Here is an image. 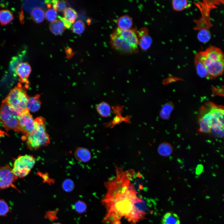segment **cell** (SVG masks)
<instances>
[{
	"mask_svg": "<svg viewBox=\"0 0 224 224\" xmlns=\"http://www.w3.org/2000/svg\"><path fill=\"white\" fill-rule=\"evenodd\" d=\"M116 176L105 183L107 192L102 201L107 210L104 219L105 224H120L123 217L132 223L139 221L136 205L140 198L131 180L135 172L133 169L124 171L115 166Z\"/></svg>",
	"mask_w": 224,
	"mask_h": 224,
	"instance_id": "6da1fadb",
	"label": "cell"
},
{
	"mask_svg": "<svg viewBox=\"0 0 224 224\" xmlns=\"http://www.w3.org/2000/svg\"><path fill=\"white\" fill-rule=\"evenodd\" d=\"M200 52L208 78L212 79L221 75L224 67V56L222 50L215 46H211Z\"/></svg>",
	"mask_w": 224,
	"mask_h": 224,
	"instance_id": "277c9868",
	"label": "cell"
},
{
	"mask_svg": "<svg viewBox=\"0 0 224 224\" xmlns=\"http://www.w3.org/2000/svg\"><path fill=\"white\" fill-rule=\"evenodd\" d=\"M21 139L25 141L30 150H36L42 146H47L50 143V138L47 133L45 119L42 117L35 119L34 130L26 136H22Z\"/></svg>",
	"mask_w": 224,
	"mask_h": 224,
	"instance_id": "5b68a950",
	"label": "cell"
},
{
	"mask_svg": "<svg viewBox=\"0 0 224 224\" xmlns=\"http://www.w3.org/2000/svg\"><path fill=\"white\" fill-rule=\"evenodd\" d=\"M173 148L170 144L164 142L161 143L159 146L157 151L161 156L167 157L170 156L172 153Z\"/></svg>",
	"mask_w": 224,
	"mask_h": 224,
	"instance_id": "ffe728a7",
	"label": "cell"
},
{
	"mask_svg": "<svg viewBox=\"0 0 224 224\" xmlns=\"http://www.w3.org/2000/svg\"><path fill=\"white\" fill-rule=\"evenodd\" d=\"M96 109L100 115L103 117H108L111 113L110 107L105 102H102L100 103L97 106Z\"/></svg>",
	"mask_w": 224,
	"mask_h": 224,
	"instance_id": "7402d4cb",
	"label": "cell"
},
{
	"mask_svg": "<svg viewBox=\"0 0 224 224\" xmlns=\"http://www.w3.org/2000/svg\"><path fill=\"white\" fill-rule=\"evenodd\" d=\"M52 224H61L59 223H53Z\"/></svg>",
	"mask_w": 224,
	"mask_h": 224,
	"instance_id": "e575fe53",
	"label": "cell"
},
{
	"mask_svg": "<svg viewBox=\"0 0 224 224\" xmlns=\"http://www.w3.org/2000/svg\"><path fill=\"white\" fill-rule=\"evenodd\" d=\"M180 217L176 213L169 212L163 216L161 224H180Z\"/></svg>",
	"mask_w": 224,
	"mask_h": 224,
	"instance_id": "9a60e30c",
	"label": "cell"
},
{
	"mask_svg": "<svg viewBox=\"0 0 224 224\" xmlns=\"http://www.w3.org/2000/svg\"><path fill=\"white\" fill-rule=\"evenodd\" d=\"M52 2L53 3V9L56 11L64 12L67 8L66 2L64 1L53 0Z\"/></svg>",
	"mask_w": 224,
	"mask_h": 224,
	"instance_id": "4316f807",
	"label": "cell"
},
{
	"mask_svg": "<svg viewBox=\"0 0 224 224\" xmlns=\"http://www.w3.org/2000/svg\"><path fill=\"white\" fill-rule=\"evenodd\" d=\"M133 22L131 18L128 15H125L121 16L118 19V27L123 30L131 29Z\"/></svg>",
	"mask_w": 224,
	"mask_h": 224,
	"instance_id": "e0dca14e",
	"label": "cell"
},
{
	"mask_svg": "<svg viewBox=\"0 0 224 224\" xmlns=\"http://www.w3.org/2000/svg\"><path fill=\"white\" fill-rule=\"evenodd\" d=\"M10 212L9 208L5 201L0 199V216H5Z\"/></svg>",
	"mask_w": 224,
	"mask_h": 224,
	"instance_id": "f1b7e54d",
	"label": "cell"
},
{
	"mask_svg": "<svg viewBox=\"0 0 224 224\" xmlns=\"http://www.w3.org/2000/svg\"><path fill=\"white\" fill-rule=\"evenodd\" d=\"M172 4L173 9L176 11H182L190 6L188 1L185 0H174Z\"/></svg>",
	"mask_w": 224,
	"mask_h": 224,
	"instance_id": "603a6c76",
	"label": "cell"
},
{
	"mask_svg": "<svg viewBox=\"0 0 224 224\" xmlns=\"http://www.w3.org/2000/svg\"><path fill=\"white\" fill-rule=\"evenodd\" d=\"M211 37V35L209 31L204 28L201 30L198 35V39L200 41L203 43L208 42Z\"/></svg>",
	"mask_w": 224,
	"mask_h": 224,
	"instance_id": "484cf974",
	"label": "cell"
},
{
	"mask_svg": "<svg viewBox=\"0 0 224 224\" xmlns=\"http://www.w3.org/2000/svg\"><path fill=\"white\" fill-rule=\"evenodd\" d=\"M31 68L28 62H22L18 64L16 71L20 77V81L22 82L28 83V77L30 73Z\"/></svg>",
	"mask_w": 224,
	"mask_h": 224,
	"instance_id": "7c38bea8",
	"label": "cell"
},
{
	"mask_svg": "<svg viewBox=\"0 0 224 224\" xmlns=\"http://www.w3.org/2000/svg\"><path fill=\"white\" fill-rule=\"evenodd\" d=\"M26 89L20 83L13 89L5 99L8 104L19 114L27 109L29 98Z\"/></svg>",
	"mask_w": 224,
	"mask_h": 224,
	"instance_id": "8992f818",
	"label": "cell"
},
{
	"mask_svg": "<svg viewBox=\"0 0 224 224\" xmlns=\"http://www.w3.org/2000/svg\"><path fill=\"white\" fill-rule=\"evenodd\" d=\"M36 159L31 155H20L16 159L12 167L13 171L18 178L26 176L34 166Z\"/></svg>",
	"mask_w": 224,
	"mask_h": 224,
	"instance_id": "ba28073f",
	"label": "cell"
},
{
	"mask_svg": "<svg viewBox=\"0 0 224 224\" xmlns=\"http://www.w3.org/2000/svg\"><path fill=\"white\" fill-rule=\"evenodd\" d=\"M58 18L61 20L63 23L65 27L68 29H69L71 26L72 24L65 17H62L60 16H58Z\"/></svg>",
	"mask_w": 224,
	"mask_h": 224,
	"instance_id": "1f68e13d",
	"label": "cell"
},
{
	"mask_svg": "<svg viewBox=\"0 0 224 224\" xmlns=\"http://www.w3.org/2000/svg\"><path fill=\"white\" fill-rule=\"evenodd\" d=\"M6 134V133L0 129V138Z\"/></svg>",
	"mask_w": 224,
	"mask_h": 224,
	"instance_id": "836d02e7",
	"label": "cell"
},
{
	"mask_svg": "<svg viewBox=\"0 0 224 224\" xmlns=\"http://www.w3.org/2000/svg\"><path fill=\"white\" fill-rule=\"evenodd\" d=\"M18 125L20 133L25 136L31 132L35 127V119L27 109L19 114Z\"/></svg>",
	"mask_w": 224,
	"mask_h": 224,
	"instance_id": "30bf717a",
	"label": "cell"
},
{
	"mask_svg": "<svg viewBox=\"0 0 224 224\" xmlns=\"http://www.w3.org/2000/svg\"><path fill=\"white\" fill-rule=\"evenodd\" d=\"M14 19L12 12L8 10L0 11V23L2 25H6L10 23Z\"/></svg>",
	"mask_w": 224,
	"mask_h": 224,
	"instance_id": "44dd1931",
	"label": "cell"
},
{
	"mask_svg": "<svg viewBox=\"0 0 224 224\" xmlns=\"http://www.w3.org/2000/svg\"><path fill=\"white\" fill-rule=\"evenodd\" d=\"M138 45L143 50H146L150 47L152 43L151 37L149 35L146 28H141L138 32Z\"/></svg>",
	"mask_w": 224,
	"mask_h": 224,
	"instance_id": "8fae6325",
	"label": "cell"
},
{
	"mask_svg": "<svg viewBox=\"0 0 224 224\" xmlns=\"http://www.w3.org/2000/svg\"><path fill=\"white\" fill-rule=\"evenodd\" d=\"M194 64L198 75L202 77L208 78L207 72L203 62L200 52L197 53L195 57Z\"/></svg>",
	"mask_w": 224,
	"mask_h": 224,
	"instance_id": "4fadbf2b",
	"label": "cell"
},
{
	"mask_svg": "<svg viewBox=\"0 0 224 224\" xmlns=\"http://www.w3.org/2000/svg\"><path fill=\"white\" fill-rule=\"evenodd\" d=\"M85 24L81 20H78L74 23L71 28V30L74 33L80 35L84 30Z\"/></svg>",
	"mask_w": 224,
	"mask_h": 224,
	"instance_id": "d4e9b609",
	"label": "cell"
},
{
	"mask_svg": "<svg viewBox=\"0 0 224 224\" xmlns=\"http://www.w3.org/2000/svg\"><path fill=\"white\" fill-rule=\"evenodd\" d=\"M18 178L14 174L12 168L8 164L0 167V189L10 187L16 189L14 183Z\"/></svg>",
	"mask_w": 224,
	"mask_h": 224,
	"instance_id": "9c48e42d",
	"label": "cell"
},
{
	"mask_svg": "<svg viewBox=\"0 0 224 224\" xmlns=\"http://www.w3.org/2000/svg\"><path fill=\"white\" fill-rule=\"evenodd\" d=\"M75 156L78 161L86 162L90 161L91 158L90 152L85 148L79 147L75 151Z\"/></svg>",
	"mask_w": 224,
	"mask_h": 224,
	"instance_id": "5bb4252c",
	"label": "cell"
},
{
	"mask_svg": "<svg viewBox=\"0 0 224 224\" xmlns=\"http://www.w3.org/2000/svg\"><path fill=\"white\" fill-rule=\"evenodd\" d=\"M63 22L60 20H57L51 22L49 26L50 31L54 35H59L62 34L65 29Z\"/></svg>",
	"mask_w": 224,
	"mask_h": 224,
	"instance_id": "d6986e66",
	"label": "cell"
},
{
	"mask_svg": "<svg viewBox=\"0 0 224 224\" xmlns=\"http://www.w3.org/2000/svg\"><path fill=\"white\" fill-rule=\"evenodd\" d=\"M40 98L39 95L29 97L27 106L29 111L34 112L39 110L41 105Z\"/></svg>",
	"mask_w": 224,
	"mask_h": 224,
	"instance_id": "2e32d148",
	"label": "cell"
},
{
	"mask_svg": "<svg viewBox=\"0 0 224 224\" xmlns=\"http://www.w3.org/2000/svg\"><path fill=\"white\" fill-rule=\"evenodd\" d=\"M65 17L72 24L73 23L77 17L76 12L72 8L68 7L63 12Z\"/></svg>",
	"mask_w": 224,
	"mask_h": 224,
	"instance_id": "cb8c5ba5",
	"label": "cell"
},
{
	"mask_svg": "<svg viewBox=\"0 0 224 224\" xmlns=\"http://www.w3.org/2000/svg\"><path fill=\"white\" fill-rule=\"evenodd\" d=\"M57 213V211H49L47 212L46 215L45 217H47V218L53 220L57 218L56 214Z\"/></svg>",
	"mask_w": 224,
	"mask_h": 224,
	"instance_id": "d6a6232c",
	"label": "cell"
},
{
	"mask_svg": "<svg viewBox=\"0 0 224 224\" xmlns=\"http://www.w3.org/2000/svg\"><path fill=\"white\" fill-rule=\"evenodd\" d=\"M19 117V114L3 100L0 106V122L7 131L20 133Z\"/></svg>",
	"mask_w": 224,
	"mask_h": 224,
	"instance_id": "52a82bcc",
	"label": "cell"
},
{
	"mask_svg": "<svg viewBox=\"0 0 224 224\" xmlns=\"http://www.w3.org/2000/svg\"><path fill=\"white\" fill-rule=\"evenodd\" d=\"M224 109L211 102H208L199 110L198 131L203 133L212 132L218 137L223 135Z\"/></svg>",
	"mask_w": 224,
	"mask_h": 224,
	"instance_id": "7a4b0ae2",
	"label": "cell"
},
{
	"mask_svg": "<svg viewBox=\"0 0 224 224\" xmlns=\"http://www.w3.org/2000/svg\"><path fill=\"white\" fill-rule=\"evenodd\" d=\"M57 17V12L53 9H49L45 13V17L47 20L51 22L56 20Z\"/></svg>",
	"mask_w": 224,
	"mask_h": 224,
	"instance_id": "83f0119b",
	"label": "cell"
},
{
	"mask_svg": "<svg viewBox=\"0 0 224 224\" xmlns=\"http://www.w3.org/2000/svg\"><path fill=\"white\" fill-rule=\"evenodd\" d=\"M74 187V184L72 181L69 179L65 180L62 184L63 189L66 192L72 191Z\"/></svg>",
	"mask_w": 224,
	"mask_h": 224,
	"instance_id": "f546056e",
	"label": "cell"
},
{
	"mask_svg": "<svg viewBox=\"0 0 224 224\" xmlns=\"http://www.w3.org/2000/svg\"><path fill=\"white\" fill-rule=\"evenodd\" d=\"M30 16L35 23H40L44 20L45 18V13L42 8L35 7L32 10Z\"/></svg>",
	"mask_w": 224,
	"mask_h": 224,
	"instance_id": "ac0fdd59",
	"label": "cell"
},
{
	"mask_svg": "<svg viewBox=\"0 0 224 224\" xmlns=\"http://www.w3.org/2000/svg\"><path fill=\"white\" fill-rule=\"evenodd\" d=\"M110 44L116 50L122 53L131 54L138 51V40L134 30H123L115 28L110 35Z\"/></svg>",
	"mask_w": 224,
	"mask_h": 224,
	"instance_id": "3957f363",
	"label": "cell"
},
{
	"mask_svg": "<svg viewBox=\"0 0 224 224\" xmlns=\"http://www.w3.org/2000/svg\"><path fill=\"white\" fill-rule=\"evenodd\" d=\"M74 208L78 212L82 213L86 211V206L84 202L79 201L75 203L74 205Z\"/></svg>",
	"mask_w": 224,
	"mask_h": 224,
	"instance_id": "4dcf8cb0",
	"label": "cell"
}]
</instances>
